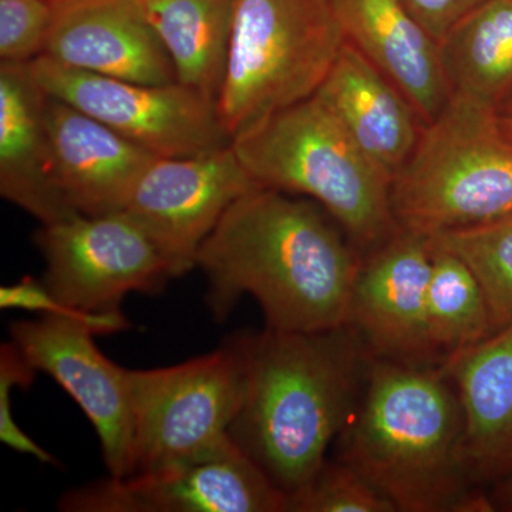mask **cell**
<instances>
[{
    "instance_id": "cell-1",
    "label": "cell",
    "mask_w": 512,
    "mask_h": 512,
    "mask_svg": "<svg viewBox=\"0 0 512 512\" xmlns=\"http://www.w3.org/2000/svg\"><path fill=\"white\" fill-rule=\"evenodd\" d=\"M319 207L259 187L228 208L197 256L208 282L207 305L218 322L251 295L269 329L348 326L362 262Z\"/></svg>"
},
{
    "instance_id": "cell-2",
    "label": "cell",
    "mask_w": 512,
    "mask_h": 512,
    "mask_svg": "<svg viewBox=\"0 0 512 512\" xmlns=\"http://www.w3.org/2000/svg\"><path fill=\"white\" fill-rule=\"evenodd\" d=\"M247 386L229 436L286 497L326 463L352 413L369 350L350 326L241 336Z\"/></svg>"
},
{
    "instance_id": "cell-3",
    "label": "cell",
    "mask_w": 512,
    "mask_h": 512,
    "mask_svg": "<svg viewBox=\"0 0 512 512\" xmlns=\"http://www.w3.org/2000/svg\"><path fill=\"white\" fill-rule=\"evenodd\" d=\"M463 414L441 367L370 357L366 390L342 431V461L396 511H490L460 460Z\"/></svg>"
},
{
    "instance_id": "cell-4",
    "label": "cell",
    "mask_w": 512,
    "mask_h": 512,
    "mask_svg": "<svg viewBox=\"0 0 512 512\" xmlns=\"http://www.w3.org/2000/svg\"><path fill=\"white\" fill-rule=\"evenodd\" d=\"M231 146L256 184L311 198L365 247H379L400 229L392 178L315 96L259 121Z\"/></svg>"
},
{
    "instance_id": "cell-5",
    "label": "cell",
    "mask_w": 512,
    "mask_h": 512,
    "mask_svg": "<svg viewBox=\"0 0 512 512\" xmlns=\"http://www.w3.org/2000/svg\"><path fill=\"white\" fill-rule=\"evenodd\" d=\"M400 229L434 237L512 211V140L500 113L451 96L390 188Z\"/></svg>"
},
{
    "instance_id": "cell-6",
    "label": "cell",
    "mask_w": 512,
    "mask_h": 512,
    "mask_svg": "<svg viewBox=\"0 0 512 512\" xmlns=\"http://www.w3.org/2000/svg\"><path fill=\"white\" fill-rule=\"evenodd\" d=\"M345 43L332 0H237L217 100L229 136L315 96Z\"/></svg>"
},
{
    "instance_id": "cell-7",
    "label": "cell",
    "mask_w": 512,
    "mask_h": 512,
    "mask_svg": "<svg viewBox=\"0 0 512 512\" xmlns=\"http://www.w3.org/2000/svg\"><path fill=\"white\" fill-rule=\"evenodd\" d=\"M247 386L241 336L187 362L130 370L131 474L217 456L234 444L229 429Z\"/></svg>"
},
{
    "instance_id": "cell-8",
    "label": "cell",
    "mask_w": 512,
    "mask_h": 512,
    "mask_svg": "<svg viewBox=\"0 0 512 512\" xmlns=\"http://www.w3.org/2000/svg\"><path fill=\"white\" fill-rule=\"evenodd\" d=\"M36 245L46 262L42 284L97 336L130 326L121 312L128 293L154 295L173 279L154 242L123 211L42 225Z\"/></svg>"
},
{
    "instance_id": "cell-9",
    "label": "cell",
    "mask_w": 512,
    "mask_h": 512,
    "mask_svg": "<svg viewBox=\"0 0 512 512\" xmlns=\"http://www.w3.org/2000/svg\"><path fill=\"white\" fill-rule=\"evenodd\" d=\"M47 96L76 107L157 157L231 146L217 101L180 83L153 86L74 69L40 55L30 62Z\"/></svg>"
},
{
    "instance_id": "cell-10",
    "label": "cell",
    "mask_w": 512,
    "mask_h": 512,
    "mask_svg": "<svg viewBox=\"0 0 512 512\" xmlns=\"http://www.w3.org/2000/svg\"><path fill=\"white\" fill-rule=\"evenodd\" d=\"M259 187L232 146L198 156L158 157L123 212L154 242L175 279L197 268L202 244L228 208Z\"/></svg>"
},
{
    "instance_id": "cell-11",
    "label": "cell",
    "mask_w": 512,
    "mask_h": 512,
    "mask_svg": "<svg viewBox=\"0 0 512 512\" xmlns=\"http://www.w3.org/2000/svg\"><path fill=\"white\" fill-rule=\"evenodd\" d=\"M69 512H284L288 497L232 444L217 456L111 477L60 498Z\"/></svg>"
},
{
    "instance_id": "cell-12",
    "label": "cell",
    "mask_w": 512,
    "mask_h": 512,
    "mask_svg": "<svg viewBox=\"0 0 512 512\" xmlns=\"http://www.w3.org/2000/svg\"><path fill=\"white\" fill-rule=\"evenodd\" d=\"M9 330L30 365L55 379L93 424L109 476H128L133 448L130 370L100 352L94 343L97 333L83 319L40 315L16 320Z\"/></svg>"
},
{
    "instance_id": "cell-13",
    "label": "cell",
    "mask_w": 512,
    "mask_h": 512,
    "mask_svg": "<svg viewBox=\"0 0 512 512\" xmlns=\"http://www.w3.org/2000/svg\"><path fill=\"white\" fill-rule=\"evenodd\" d=\"M430 272V237L404 229L360 264L348 326L370 355L412 366L440 359L427 326Z\"/></svg>"
},
{
    "instance_id": "cell-14",
    "label": "cell",
    "mask_w": 512,
    "mask_h": 512,
    "mask_svg": "<svg viewBox=\"0 0 512 512\" xmlns=\"http://www.w3.org/2000/svg\"><path fill=\"white\" fill-rule=\"evenodd\" d=\"M49 175L76 214L120 212L157 156L64 101L47 96Z\"/></svg>"
},
{
    "instance_id": "cell-15",
    "label": "cell",
    "mask_w": 512,
    "mask_h": 512,
    "mask_svg": "<svg viewBox=\"0 0 512 512\" xmlns=\"http://www.w3.org/2000/svg\"><path fill=\"white\" fill-rule=\"evenodd\" d=\"M43 55L126 82L178 83L174 64L140 0L56 2Z\"/></svg>"
},
{
    "instance_id": "cell-16",
    "label": "cell",
    "mask_w": 512,
    "mask_h": 512,
    "mask_svg": "<svg viewBox=\"0 0 512 512\" xmlns=\"http://www.w3.org/2000/svg\"><path fill=\"white\" fill-rule=\"evenodd\" d=\"M463 414L460 460L471 483L512 476V325L441 366Z\"/></svg>"
},
{
    "instance_id": "cell-17",
    "label": "cell",
    "mask_w": 512,
    "mask_h": 512,
    "mask_svg": "<svg viewBox=\"0 0 512 512\" xmlns=\"http://www.w3.org/2000/svg\"><path fill=\"white\" fill-rule=\"evenodd\" d=\"M315 97L392 180L426 126L407 97L348 40Z\"/></svg>"
},
{
    "instance_id": "cell-18",
    "label": "cell",
    "mask_w": 512,
    "mask_h": 512,
    "mask_svg": "<svg viewBox=\"0 0 512 512\" xmlns=\"http://www.w3.org/2000/svg\"><path fill=\"white\" fill-rule=\"evenodd\" d=\"M346 40L407 97L424 123L451 99L439 43L402 0H332Z\"/></svg>"
},
{
    "instance_id": "cell-19",
    "label": "cell",
    "mask_w": 512,
    "mask_h": 512,
    "mask_svg": "<svg viewBox=\"0 0 512 512\" xmlns=\"http://www.w3.org/2000/svg\"><path fill=\"white\" fill-rule=\"evenodd\" d=\"M46 97L30 63L0 62V194L42 225L77 215L50 181Z\"/></svg>"
},
{
    "instance_id": "cell-20",
    "label": "cell",
    "mask_w": 512,
    "mask_h": 512,
    "mask_svg": "<svg viewBox=\"0 0 512 512\" xmlns=\"http://www.w3.org/2000/svg\"><path fill=\"white\" fill-rule=\"evenodd\" d=\"M451 96L500 113L512 97V0H484L439 43Z\"/></svg>"
},
{
    "instance_id": "cell-21",
    "label": "cell",
    "mask_w": 512,
    "mask_h": 512,
    "mask_svg": "<svg viewBox=\"0 0 512 512\" xmlns=\"http://www.w3.org/2000/svg\"><path fill=\"white\" fill-rule=\"evenodd\" d=\"M174 64L177 82L217 101L237 0H140Z\"/></svg>"
},
{
    "instance_id": "cell-22",
    "label": "cell",
    "mask_w": 512,
    "mask_h": 512,
    "mask_svg": "<svg viewBox=\"0 0 512 512\" xmlns=\"http://www.w3.org/2000/svg\"><path fill=\"white\" fill-rule=\"evenodd\" d=\"M427 326L440 357L494 335L493 316L483 289L461 259L431 241Z\"/></svg>"
},
{
    "instance_id": "cell-23",
    "label": "cell",
    "mask_w": 512,
    "mask_h": 512,
    "mask_svg": "<svg viewBox=\"0 0 512 512\" xmlns=\"http://www.w3.org/2000/svg\"><path fill=\"white\" fill-rule=\"evenodd\" d=\"M468 266L483 289L495 332L512 325V211L430 237Z\"/></svg>"
},
{
    "instance_id": "cell-24",
    "label": "cell",
    "mask_w": 512,
    "mask_h": 512,
    "mask_svg": "<svg viewBox=\"0 0 512 512\" xmlns=\"http://www.w3.org/2000/svg\"><path fill=\"white\" fill-rule=\"evenodd\" d=\"M292 512H393L396 507L348 464L326 461L302 490L288 498Z\"/></svg>"
},
{
    "instance_id": "cell-25",
    "label": "cell",
    "mask_w": 512,
    "mask_h": 512,
    "mask_svg": "<svg viewBox=\"0 0 512 512\" xmlns=\"http://www.w3.org/2000/svg\"><path fill=\"white\" fill-rule=\"evenodd\" d=\"M53 0H0V59L30 63L45 52L55 19Z\"/></svg>"
},
{
    "instance_id": "cell-26",
    "label": "cell",
    "mask_w": 512,
    "mask_h": 512,
    "mask_svg": "<svg viewBox=\"0 0 512 512\" xmlns=\"http://www.w3.org/2000/svg\"><path fill=\"white\" fill-rule=\"evenodd\" d=\"M36 373L12 340L3 343L0 348V441L20 454L35 457L40 463L56 464V458L30 439L13 419L12 390L28 389Z\"/></svg>"
},
{
    "instance_id": "cell-27",
    "label": "cell",
    "mask_w": 512,
    "mask_h": 512,
    "mask_svg": "<svg viewBox=\"0 0 512 512\" xmlns=\"http://www.w3.org/2000/svg\"><path fill=\"white\" fill-rule=\"evenodd\" d=\"M421 28L437 43H440L447 33L457 23L470 15L484 0H402Z\"/></svg>"
},
{
    "instance_id": "cell-28",
    "label": "cell",
    "mask_w": 512,
    "mask_h": 512,
    "mask_svg": "<svg viewBox=\"0 0 512 512\" xmlns=\"http://www.w3.org/2000/svg\"><path fill=\"white\" fill-rule=\"evenodd\" d=\"M503 490H501V505L505 510L512 511V476L503 481Z\"/></svg>"
},
{
    "instance_id": "cell-29",
    "label": "cell",
    "mask_w": 512,
    "mask_h": 512,
    "mask_svg": "<svg viewBox=\"0 0 512 512\" xmlns=\"http://www.w3.org/2000/svg\"><path fill=\"white\" fill-rule=\"evenodd\" d=\"M500 124L504 133L512 140V114H500Z\"/></svg>"
},
{
    "instance_id": "cell-30",
    "label": "cell",
    "mask_w": 512,
    "mask_h": 512,
    "mask_svg": "<svg viewBox=\"0 0 512 512\" xmlns=\"http://www.w3.org/2000/svg\"><path fill=\"white\" fill-rule=\"evenodd\" d=\"M500 114H512V97L501 107Z\"/></svg>"
},
{
    "instance_id": "cell-31",
    "label": "cell",
    "mask_w": 512,
    "mask_h": 512,
    "mask_svg": "<svg viewBox=\"0 0 512 512\" xmlns=\"http://www.w3.org/2000/svg\"><path fill=\"white\" fill-rule=\"evenodd\" d=\"M53 2H66V0H53Z\"/></svg>"
}]
</instances>
